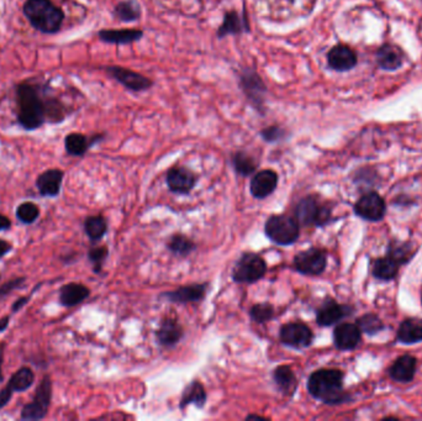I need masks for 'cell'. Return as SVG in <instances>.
Instances as JSON below:
<instances>
[{"label":"cell","instance_id":"6da1fadb","mask_svg":"<svg viewBox=\"0 0 422 421\" xmlns=\"http://www.w3.org/2000/svg\"><path fill=\"white\" fill-rule=\"evenodd\" d=\"M308 391L326 404H340L351 399L343 391V373L340 370H316L309 378Z\"/></svg>","mask_w":422,"mask_h":421},{"label":"cell","instance_id":"7a4b0ae2","mask_svg":"<svg viewBox=\"0 0 422 421\" xmlns=\"http://www.w3.org/2000/svg\"><path fill=\"white\" fill-rule=\"evenodd\" d=\"M19 114L17 121L25 130H36L46 121L45 102L41 100L35 87L29 83H21L17 87Z\"/></svg>","mask_w":422,"mask_h":421},{"label":"cell","instance_id":"3957f363","mask_svg":"<svg viewBox=\"0 0 422 421\" xmlns=\"http://www.w3.org/2000/svg\"><path fill=\"white\" fill-rule=\"evenodd\" d=\"M24 14L35 29L44 34H56L62 26L64 12L51 0H26Z\"/></svg>","mask_w":422,"mask_h":421},{"label":"cell","instance_id":"277c9868","mask_svg":"<svg viewBox=\"0 0 422 421\" xmlns=\"http://www.w3.org/2000/svg\"><path fill=\"white\" fill-rule=\"evenodd\" d=\"M264 231L274 244L280 246L294 244L300 235L299 222L295 217L289 215H273L269 217L266 222Z\"/></svg>","mask_w":422,"mask_h":421},{"label":"cell","instance_id":"5b68a950","mask_svg":"<svg viewBox=\"0 0 422 421\" xmlns=\"http://www.w3.org/2000/svg\"><path fill=\"white\" fill-rule=\"evenodd\" d=\"M267 272V263L262 257L246 252L236 262L232 269V279L237 283H255Z\"/></svg>","mask_w":422,"mask_h":421},{"label":"cell","instance_id":"8992f818","mask_svg":"<svg viewBox=\"0 0 422 421\" xmlns=\"http://www.w3.org/2000/svg\"><path fill=\"white\" fill-rule=\"evenodd\" d=\"M331 208L320 203L315 197H306L300 200L295 209V219L302 225L321 226L330 222Z\"/></svg>","mask_w":422,"mask_h":421},{"label":"cell","instance_id":"52a82bcc","mask_svg":"<svg viewBox=\"0 0 422 421\" xmlns=\"http://www.w3.org/2000/svg\"><path fill=\"white\" fill-rule=\"evenodd\" d=\"M52 398L51 378L45 376L41 381L40 386L36 389L34 399L29 404L25 405L21 410L23 420H41L45 418Z\"/></svg>","mask_w":422,"mask_h":421},{"label":"cell","instance_id":"ba28073f","mask_svg":"<svg viewBox=\"0 0 422 421\" xmlns=\"http://www.w3.org/2000/svg\"><path fill=\"white\" fill-rule=\"evenodd\" d=\"M240 87L247 99L251 102L252 107L256 109L258 113L263 114L267 87L256 71L247 69L240 72Z\"/></svg>","mask_w":422,"mask_h":421},{"label":"cell","instance_id":"9c48e42d","mask_svg":"<svg viewBox=\"0 0 422 421\" xmlns=\"http://www.w3.org/2000/svg\"><path fill=\"white\" fill-rule=\"evenodd\" d=\"M354 213L367 222H380L385 217V200L376 192L365 193L354 204Z\"/></svg>","mask_w":422,"mask_h":421},{"label":"cell","instance_id":"30bf717a","mask_svg":"<svg viewBox=\"0 0 422 421\" xmlns=\"http://www.w3.org/2000/svg\"><path fill=\"white\" fill-rule=\"evenodd\" d=\"M327 266V256L320 249H309L299 252L294 258V267L297 272L309 276H319Z\"/></svg>","mask_w":422,"mask_h":421},{"label":"cell","instance_id":"8fae6325","mask_svg":"<svg viewBox=\"0 0 422 421\" xmlns=\"http://www.w3.org/2000/svg\"><path fill=\"white\" fill-rule=\"evenodd\" d=\"M280 341L286 346L294 348H309L313 340L314 334L308 325L302 323H289L283 325L279 332Z\"/></svg>","mask_w":422,"mask_h":421},{"label":"cell","instance_id":"7c38bea8","mask_svg":"<svg viewBox=\"0 0 422 421\" xmlns=\"http://www.w3.org/2000/svg\"><path fill=\"white\" fill-rule=\"evenodd\" d=\"M105 71L129 91H147L154 86V82L149 78L145 77L143 74L130 71V69H122L119 66H109V67H105Z\"/></svg>","mask_w":422,"mask_h":421},{"label":"cell","instance_id":"4fadbf2b","mask_svg":"<svg viewBox=\"0 0 422 421\" xmlns=\"http://www.w3.org/2000/svg\"><path fill=\"white\" fill-rule=\"evenodd\" d=\"M362 331L358 325L343 323L333 331L335 346L341 351H351L360 345Z\"/></svg>","mask_w":422,"mask_h":421},{"label":"cell","instance_id":"5bb4252c","mask_svg":"<svg viewBox=\"0 0 422 421\" xmlns=\"http://www.w3.org/2000/svg\"><path fill=\"white\" fill-rule=\"evenodd\" d=\"M351 313H352V307L341 305L335 301H329L320 307L316 313V321L320 326H331L340 323Z\"/></svg>","mask_w":422,"mask_h":421},{"label":"cell","instance_id":"9a60e30c","mask_svg":"<svg viewBox=\"0 0 422 421\" xmlns=\"http://www.w3.org/2000/svg\"><path fill=\"white\" fill-rule=\"evenodd\" d=\"M278 186V174L272 170L258 172L252 178L250 190L257 199H264L273 193Z\"/></svg>","mask_w":422,"mask_h":421},{"label":"cell","instance_id":"2e32d148","mask_svg":"<svg viewBox=\"0 0 422 421\" xmlns=\"http://www.w3.org/2000/svg\"><path fill=\"white\" fill-rule=\"evenodd\" d=\"M195 183H196V178H195L194 173L183 167L172 168L167 174V184L173 193H189L192 189L194 188Z\"/></svg>","mask_w":422,"mask_h":421},{"label":"cell","instance_id":"e0dca14e","mask_svg":"<svg viewBox=\"0 0 422 421\" xmlns=\"http://www.w3.org/2000/svg\"><path fill=\"white\" fill-rule=\"evenodd\" d=\"M329 66L338 72H345L354 69L357 64V56L348 46L337 45L327 53Z\"/></svg>","mask_w":422,"mask_h":421},{"label":"cell","instance_id":"ac0fdd59","mask_svg":"<svg viewBox=\"0 0 422 421\" xmlns=\"http://www.w3.org/2000/svg\"><path fill=\"white\" fill-rule=\"evenodd\" d=\"M417 361L414 356L404 355L395 359L389 368V375L394 381L400 383H409L414 379L416 373Z\"/></svg>","mask_w":422,"mask_h":421},{"label":"cell","instance_id":"d6986e66","mask_svg":"<svg viewBox=\"0 0 422 421\" xmlns=\"http://www.w3.org/2000/svg\"><path fill=\"white\" fill-rule=\"evenodd\" d=\"M63 181V172L57 168L45 171L37 177L36 186L44 197H56L61 190Z\"/></svg>","mask_w":422,"mask_h":421},{"label":"cell","instance_id":"ffe728a7","mask_svg":"<svg viewBox=\"0 0 422 421\" xmlns=\"http://www.w3.org/2000/svg\"><path fill=\"white\" fill-rule=\"evenodd\" d=\"M98 36L100 40L108 42V44L127 45V44H132V42H136L140 39H143V31L137 29H105L100 30Z\"/></svg>","mask_w":422,"mask_h":421},{"label":"cell","instance_id":"44dd1931","mask_svg":"<svg viewBox=\"0 0 422 421\" xmlns=\"http://www.w3.org/2000/svg\"><path fill=\"white\" fill-rule=\"evenodd\" d=\"M206 285H188L178 288L177 291L167 292L163 296L173 303L199 302L205 296Z\"/></svg>","mask_w":422,"mask_h":421},{"label":"cell","instance_id":"7402d4cb","mask_svg":"<svg viewBox=\"0 0 422 421\" xmlns=\"http://www.w3.org/2000/svg\"><path fill=\"white\" fill-rule=\"evenodd\" d=\"M91 294V291L86 288V285L80 283H69L63 285L59 291V302L64 307H75Z\"/></svg>","mask_w":422,"mask_h":421},{"label":"cell","instance_id":"603a6c76","mask_svg":"<svg viewBox=\"0 0 422 421\" xmlns=\"http://www.w3.org/2000/svg\"><path fill=\"white\" fill-rule=\"evenodd\" d=\"M398 340L405 345L422 341V320L417 318L406 319L398 329Z\"/></svg>","mask_w":422,"mask_h":421},{"label":"cell","instance_id":"cb8c5ba5","mask_svg":"<svg viewBox=\"0 0 422 421\" xmlns=\"http://www.w3.org/2000/svg\"><path fill=\"white\" fill-rule=\"evenodd\" d=\"M250 28L240 14L235 10L228 12L223 17V25L217 30V37L221 39L228 35H237L241 33H248Z\"/></svg>","mask_w":422,"mask_h":421},{"label":"cell","instance_id":"d4e9b609","mask_svg":"<svg viewBox=\"0 0 422 421\" xmlns=\"http://www.w3.org/2000/svg\"><path fill=\"white\" fill-rule=\"evenodd\" d=\"M157 340L163 346L176 345L183 336V329L174 319H166L162 321L160 329L157 330Z\"/></svg>","mask_w":422,"mask_h":421},{"label":"cell","instance_id":"484cf974","mask_svg":"<svg viewBox=\"0 0 422 421\" xmlns=\"http://www.w3.org/2000/svg\"><path fill=\"white\" fill-rule=\"evenodd\" d=\"M273 379L280 392L286 395H293L297 388L295 373L288 366H279L273 372Z\"/></svg>","mask_w":422,"mask_h":421},{"label":"cell","instance_id":"4316f807","mask_svg":"<svg viewBox=\"0 0 422 421\" xmlns=\"http://www.w3.org/2000/svg\"><path fill=\"white\" fill-rule=\"evenodd\" d=\"M377 61L382 69L394 71L403 64V53L396 46L384 45L377 52Z\"/></svg>","mask_w":422,"mask_h":421},{"label":"cell","instance_id":"83f0119b","mask_svg":"<svg viewBox=\"0 0 422 421\" xmlns=\"http://www.w3.org/2000/svg\"><path fill=\"white\" fill-rule=\"evenodd\" d=\"M399 272V265L394 261L392 257H380L377 258L373 263V271L371 274L374 276V278L379 280H393L396 278Z\"/></svg>","mask_w":422,"mask_h":421},{"label":"cell","instance_id":"f1b7e54d","mask_svg":"<svg viewBox=\"0 0 422 421\" xmlns=\"http://www.w3.org/2000/svg\"><path fill=\"white\" fill-rule=\"evenodd\" d=\"M205 402L206 393L203 384H200L199 382H193L183 393L181 408L184 409L187 405L190 404L195 405L198 408H203L205 405Z\"/></svg>","mask_w":422,"mask_h":421},{"label":"cell","instance_id":"f546056e","mask_svg":"<svg viewBox=\"0 0 422 421\" xmlns=\"http://www.w3.org/2000/svg\"><path fill=\"white\" fill-rule=\"evenodd\" d=\"M35 382L34 372L29 367H21L20 370H17L12 378L10 382L8 383V386L12 388L14 392H25L26 389H29Z\"/></svg>","mask_w":422,"mask_h":421},{"label":"cell","instance_id":"4dcf8cb0","mask_svg":"<svg viewBox=\"0 0 422 421\" xmlns=\"http://www.w3.org/2000/svg\"><path fill=\"white\" fill-rule=\"evenodd\" d=\"M388 256L392 257L398 265H406L412 257L415 256V252L411 244L401 242V241H392L388 247Z\"/></svg>","mask_w":422,"mask_h":421},{"label":"cell","instance_id":"1f68e13d","mask_svg":"<svg viewBox=\"0 0 422 421\" xmlns=\"http://www.w3.org/2000/svg\"><path fill=\"white\" fill-rule=\"evenodd\" d=\"M91 143L84 135L82 134H69L68 136L64 138V147L66 151L72 156H83L88 151V148L91 147Z\"/></svg>","mask_w":422,"mask_h":421},{"label":"cell","instance_id":"d6a6232c","mask_svg":"<svg viewBox=\"0 0 422 421\" xmlns=\"http://www.w3.org/2000/svg\"><path fill=\"white\" fill-rule=\"evenodd\" d=\"M115 15L125 23H131L141 17V9L135 0L121 1L115 8Z\"/></svg>","mask_w":422,"mask_h":421},{"label":"cell","instance_id":"836d02e7","mask_svg":"<svg viewBox=\"0 0 422 421\" xmlns=\"http://www.w3.org/2000/svg\"><path fill=\"white\" fill-rule=\"evenodd\" d=\"M357 325L362 332L367 335H376L378 332L384 330V323L382 319L376 314L368 313L362 315L360 319L357 320Z\"/></svg>","mask_w":422,"mask_h":421},{"label":"cell","instance_id":"e575fe53","mask_svg":"<svg viewBox=\"0 0 422 421\" xmlns=\"http://www.w3.org/2000/svg\"><path fill=\"white\" fill-rule=\"evenodd\" d=\"M84 230L91 241H98V240L102 239L107 233L108 224L103 217H88L84 222Z\"/></svg>","mask_w":422,"mask_h":421},{"label":"cell","instance_id":"d590c367","mask_svg":"<svg viewBox=\"0 0 422 421\" xmlns=\"http://www.w3.org/2000/svg\"><path fill=\"white\" fill-rule=\"evenodd\" d=\"M168 249L174 255L188 256L189 253H192V251L194 250L195 244L184 235H174L168 242Z\"/></svg>","mask_w":422,"mask_h":421},{"label":"cell","instance_id":"8d00e7d4","mask_svg":"<svg viewBox=\"0 0 422 421\" xmlns=\"http://www.w3.org/2000/svg\"><path fill=\"white\" fill-rule=\"evenodd\" d=\"M235 170L241 176L247 177L256 171V162L245 152H237L232 159Z\"/></svg>","mask_w":422,"mask_h":421},{"label":"cell","instance_id":"74e56055","mask_svg":"<svg viewBox=\"0 0 422 421\" xmlns=\"http://www.w3.org/2000/svg\"><path fill=\"white\" fill-rule=\"evenodd\" d=\"M39 214H40L39 208L31 201L23 203L17 209V219L25 224H33L39 217Z\"/></svg>","mask_w":422,"mask_h":421},{"label":"cell","instance_id":"f35d334b","mask_svg":"<svg viewBox=\"0 0 422 421\" xmlns=\"http://www.w3.org/2000/svg\"><path fill=\"white\" fill-rule=\"evenodd\" d=\"M273 314V307L270 304H267V303L256 304L250 310V315H251L252 319L257 321V323H261V324H264L266 321L272 319Z\"/></svg>","mask_w":422,"mask_h":421},{"label":"cell","instance_id":"ab89813d","mask_svg":"<svg viewBox=\"0 0 422 421\" xmlns=\"http://www.w3.org/2000/svg\"><path fill=\"white\" fill-rule=\"evenodd\" d=\"M108 256V249L100 246V247H94L89 251V260L93 262L94 265V271L95 272H100L102 269V265H103L104 260Z\"/></svg>","mask_w":422,"mask_h":421},{"label":"cell","instance_id":"60d3db41","mask_svg":"<svg viewBox=\"0 0 422 421\" xmlns=\"http://www.w3.org/2000/svg\"><path fill=\"white\" fill-rule=\"evenodd\" d=\"M261 136L267 143H275V141H279L280 138L284 136V131L278 126H269V127H266L264 130H262Z\"/></svg>","mask_w":422,"mask_h":421},{"label":"cell","instance_id":"b9f144b4","mask_svg":"<svg viewBox=\"0 0 422 421\" xmlns=\"http://www.w3.org/2000/svg\"><path fill=\"white\" fill-rule=\"evenodd\" d=\"M23 282L24 278H15L6 282V285L0 287V298L9 294L10 292L14 291L17 287H20V285H23Z\"/></svg>","mask_w":422,"mask_h":421},{"label":"cell","instance_id":"7bdbcfd3","mask_svg":"<svg viewBox=\"0 0 422 421\" xmlns=\"http://www.w3.org/2000/svg\"><path fill=\"white\" fill-rule=\"evenodd\" d=\"M12 393H14V391H12V388L9 387L8 384L0 391V409L4 408V406L10 402V399H12Z\"/></svg>","mask_w":422,"mask_h":421},{"label":"cell","instance_id":"ee69618b","mask_svg":"<svg viewBox=\"0 0 422 421\" xmlns=\"http://www.w3.org/2000/svg\"><path fill=\"white\" fill-rule=\"evenodd\" d=\"M12 246L10 245V242H8L6 240L0 239V258L3 256H6V253L12 250Z\"/></svg>","mask_w":422,"mask_h":421},{"label":"cell","instance_id":"f6af8a7d","mask_svg":"<svg viewBox=\"0 0 422 421\" xmlns=\"http://www.w3.org/2000/svg\"><path fill=\"white\" fill-rule=\"evenodd\" d=\"M4 348L6 343H0V382H3L4 376H3V362H4Z\"/></svg>","mask_w":422,"mask_h":421},{"label":"cell","instance_id":"bcb514c9","mask_svg":"<svg viewBox=\"0 0 422 421\" xmlns=\"http://www.w3.org/2000/svg\"><path fill=\"white\" fill-rule=\"evenodd\" d=\"M10 226H12L10 220L8 217H4V215H0V231L8 230V229H10Z\"/></svg>","mask_w":422,"mask_h":421},{"label":"cell","instance_id":"7dc6e473","mask_svg":"<svg viewBox=\"0 0 422 421\" xmlns=\"http://www.w3.org/2000/svg\"><path fill=\"white\" fill-rule=\"evenodd\" d=\"M28 301H29V298H20V299L17 301L15 304L12 305V312H17V309H20V307H24Z\"/></svg>","mask_w":422,"mask_h":421},{"label":"cell","instance_id":"c3c4849f","mask_svg":"<svg viewBox=\"0 0 422 421\" xmlns=\"http://www.w3.org/2000/svg\"><path fill=\"white\" fill-rule=\"evenodd\" d=\"M9 321H10V316H4L0 319V332L6 330V328L9 326Z\"/></svg>","mask_w":422,"mask_h":421},{"label":"cell","instance_id":"681fc988","mask_svg":"<svg viewBox=\"0 0 422 421\" xmlns=\"http://www.w3.org/2000/svg\"><path fill=\"white\" fill-rule=\"evenodd\" d=\"M247 419H263L262 416L250 415L247 416Z\"/></svg>","mask_w":422,"mask_h":421}]
</instances>
